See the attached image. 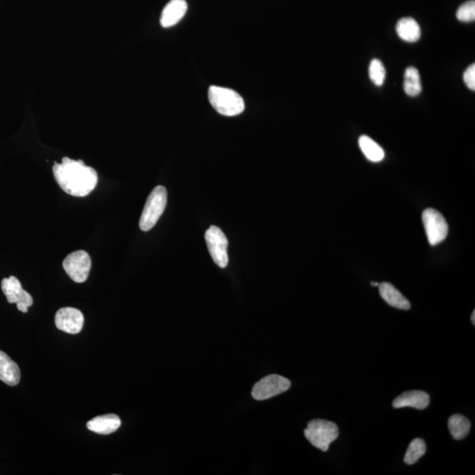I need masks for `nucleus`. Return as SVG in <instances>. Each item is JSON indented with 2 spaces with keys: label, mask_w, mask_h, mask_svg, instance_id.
<instances>
[{
  "label": "nucleus",
  "mask_w": 475,
  "mask_h": 475,
  "mask_svg": "<svg viewBox=\"0 0 475 475\" xmlns=\"http://www.w3.org/2000/svg\"><path fill=\"white\" fill-rule=\"evenodd\" d=\"M53 174L60 188L77 197L89 196L98 182V175L93 167H87L83 160H73L68 157H65L61 164L55 162Z\"/></svg>",
  "instance_id": "obj_1"
},
{
  "label": "nucleus",
  "mask_w": 475,
  "mask_h": 475,
  "mask_svg": "<svg viewBox=\"0 0 475 475\" xmlns=\"http://www.w3.org/2000/svg\"><path fill=\"white\" fill-rule=\"evenodd\" d=\"M209 100L211 106L219 114L235 116L241 114L245 109V102L239 94L225 87L211 86Z\"/></svg>",
  "instance_id": "obj_2"
},
{
  "label": "nucleus",
  "mask_w": 475,
  "mask_h": 475,
  "mask_svg": "<svg viewBox=\"0 0 475 475\" xmlns=\"http://www.w3.org/2000/svg\"><path fill=\"white\" fill-rule=\"evenodd\" d=\"M167 202V189L163 186L153 189L146 200L140 220L142 231L148 232L153 228L166 209Z\"/></svg>",
  "instance_id": "obj_3"
},
{
  "label": "nucleus",
  "mask_w": 475,
  "mask_h": 475,
  "mask_svg": "<svg viewBox=\"0 0 475 475\" xmlns=\"http://www.w3.org/2000/svg\"><path fill=\"white\" fill-rule=\"evenodd\" d=\"M304 434L313 447L325 452L328 450L331 443L337 440L339 429L335 423L315 419L308 423Z\"/></svg>",
  "instance_id": "obj_4"
},
{
  "label": "nucleus",
  "mask_w": 475,
  "mask_h": 475,
  "mask_svg": "<svg viewBox=\"0 0 475 475\" xmlns=\"http://www.w3.org/2000/svg\"><path fill=\"white\" fill-rule=\"evenodd\" d=\"M422 218L428 241L431 246H436L447 239L449 231L448 224L440 211L429 208L423 211Z\"/></svg>",
  "instance_id": "obj_5"
},
{
  "label": "nucleus",
  "mask_w": 475,
  "mask_h": 475,
  "mask_svg": "<svg viewBox=\"0 0 475 475\" xmlns=\"http://www.w3.org/2000/svg\"><path fill=\"white\" fill-rule=\"evenodd\" d=\"M291 381L283 376L272 374L258 381L252 390V396L257 401H264L279 396L290 389Z\"/></svg>",
  "instance_id": "obj_6"
},
{
  "label": "nucleus",
  "mask_w": 475,
  "mask_h": 475,
  "mask_svg": "<svg viewBox=\"0 0 475 475\" xmlns=\"http://www.w3.org/2000/svg\"><path fill=\"white\" fill-rule=\"evenodd\" d=\"M65 272L75 283L82 284L89 279L92 261L87 252L79 250L67 255L63 262Z\"/></svg>",
  "instance_id": "obj_7"
},
{
  "label": "nucleus",
  "mask_w": 475,
  "mask_h": 475,
  "mask_svg": "<svg viewBox=\"0 0 475 475\" xmlns=\"http://www.w3.org/2000/svg\"><path fill=\"white\" fill-rule=\"evenodd\" d=\"M206 240L208 250L216 264L220 268H225L228 264V240L225 233L217 226H211L206 231Z\"/></svg>",
  "instance_id": "obj_8"
},
{
  "label": "nucleus",
  "mask_w": 475,
  "mask_h": 475,
  "mask_svg": "<svg viewBox=\"0 0 475 475\" xmlns=\"http://www.w3.org/2000/svg\"><path fill=\"white\" fill-rule=\"evenodd\" d=\"M1 288L9 304H16L18 310L24 313H28V308L32 306L34 301L32 296L23 290V285L16 276L4 279Z\"/></svg>",
  "instance_id": "obj_9"
},
{
  "label": "nucleus",
  "mask_w": 475,
  "mask_h": 475,
  "mask_svg": "<svg viewBox=\"0 0 475 475\" xmlns=\"http://www.w3.org/2000/svg\"><path fill=\"white\" fill-rule=\"evenodd\" d=\"M55 324L61 331L71 335L79 334L84 326V315L76 308H61L57 311L55 316Z\"/></svg>",
  "instance_id": "obj_10"
},
{
  "label": "nucleus",
  "mask_w": 475,
  "mask_h": 475,
  "mask_svg": "<svg viewBox=\"0 0 475 475\" xmlns=\"http://www.w3.org/2000/svg\"><path fill=\"white\" fill-rule=\"evenodd\" d=\"M430 404V396L423 391H408L400 394L393 401L394 408L411 407L419 410L425 409Z\"/></svg>",
  "instance_id": "obj_11"
},
{
  "label": "nucleus",
  "mask_w": 475,
  "mask_h": 475,
  "mask_svg": "<svg viewBox=\"0 0 475 475\" xmlns=\"http://www.w3.org/2000/svg\"><path fill=\"white\" fill-rule=\"evenodd\" d=\"M188 4L185 0H171L163 9L160 24L163 28H171L177 25L187 12Z\"/></svg>",
  "instance_id": "obj_12"
},
{
  "label": "nucleus",
  "mask_w": 475,
  "mask_h": 475,
  "mask_svg": "<svg viewBox=\"0 0 475 475\" xmlns=\"http://www.w3.org/2000/svg\"><path fill=\"white\" fill-rule=\"evenodd\" d=\"M121 419L118 415L108 414L97 416L86 423L87 429L94 433L109 435L116 432L121 426Z\"/></svg>",
  "instance_id": "obj_13"
},
{
  "label": "nucleus",
  "mask_w": 475,
  "mask_h": 475,
  "mask_svg": "<svg viewBox=\"0 0 475 475\" xmlns=\"http://www.w3.org/2000/svg\"><path fill=\"white\" fill-rule=\"evenodd\" d=\"M0 380L10 386H17L21 380L19 367L1 350H0Z\"/></svg>",
  "instance_id": "obj_14"
},
{
  "label": "nucleus",
  "mask_w": 475,
  "mask_h": 475,
  "mask_svg": "<svg viewBox=\"0 0 475 475\" xmlns=\"http://www.w3.org/2000/svg\"><path fill=\"white\" fill-rule=\"evenodd\" d=\"M379 294L387 304L394 308L401 310H409L411 308L410 302L397 290L393 284L384 282L379 285Z\"/></svg>",
  "instance_id": "obj_15"
},
{
  "label": "nucleus",
  "mask_w": 475,
  "mask_h": 475,
  "mask_svg": "<svg viewBox=\"0 0 475 475\" xmlns=\"http://www.w3.org/2000/svg\"><path fill=\"white\" fill-rule=\"evenodd\" d=\"M396 31L399 38L405 42L415 43L421 38V28L418 21L411 17H406L398 21Z\"/></svg>",
  "instance_id": "obj_16"
},
{
  "label": "nucleus",
  "mask_w": 475,
  "mask_h": 475,
  "mask_svg": "<svg viewBox=\"0 0 475 475\" xmlns=\"http://www.w3.org/2000/svg\"><path fill=\"white\" fill-rule=\"evenodd\" d=\"M361 151L371 162H380L385 158V152L377 142L368 136H361L358 140Z\"/></svg>",
  "instance_id": "obj_17"
},
{
  "label": "nucleus",
  "mask_w": 475,
  "mask_h": 475,
  "mask_svg": "<svg viewBox=\"0 0 475 475\" xmlns=\"http://www.w3.org/2000/svg\"><path fill=\"white\" fill-rule=\"evenodd\" d=\"M448 428L454 440H462L469 436L471 423L465 416L456 414L449 418Z\"/></svg>",
  "instance_id": "obj_18"
},
{
  "label": "nucleus",
  "mask_w": 475,
  "mask_h": 475,
  "mask_svg": "<svg viewBox=\"0 0 475 475\" xmlns=\"http://www.w3.org/2000/svg\"><path fill=\"white\" fill-rule=\"evenodd\" d=\"M405 93L408 96L415 97L422 93V80L420 73L415 67H408L405 71L404 84Z\"/></svg>",
  "instance_id": "obj_19"
},
{
  "label": "nucleus",
  "mask_w": 475,
  "mask_h": 475,
  "mask_svg": "<svg viewBox=\"0 0 475 475\" xmlns=\"http://www.w3.org/2000/svg\"><path fill=\"white\" fill-rule=\"evenodd\" d=\"M426 452V444L422 438H415L409 445L404 457V462L407 465H414Z\"/></svg>",
  "instance_id": "obj_20"
},
{
  "label": "nucleus",
  "mask_w": 475,
  "mask_h": 475,
  "mask_svg": "<svg viewBox=\"0 0 475 475\" xmlns=\"http://www.w3.org/2000/svg\"><path fill=\"white\" fill-rule=\"evenodd\" d=\"M386 69L381 61L372 60L369 67V76L372 82L377 86H381L386 79Z\"/></svg>",
  "instance_id": "obj_21"
},
{
  "label": "nucleus",
  "mask_w": 475,
  "mask_h": 475,
  "mask_svg": "<svg viewBox=\"0 0 475 475\" xmlns=\"http://www.w3.org/2000/svg\"><path fill=\"white\" fill-rule=\"evenodd\" d=\"M457 19L462 23H472L475 20V2L470 0L464 3L457 11Z\"/></svg>",
  "instance_id": "obj_22"
},
{
  "label": "nucleus",
  "mask_w": 475,
  "mask_h": 475,
  "mask_svg": "<svg viewBox=\"0 0 475 475\" xmlns=\"http://www.w3.org/2000/svg\"><path fill=\"white\" fill-rule=\"evenodd\" d=\"M464 82L470 90H475V65H471L464 72Z\"/></svg>",
  "instance_id": "obj_23"
},
{
  "label": "nucleus",
  "mask_w": 475,
  "mask_h": 475,
  "mask_svg": "<svg viewBox=\"0 0 475 475\" xmlns=\"http://www.w3.org/2000/svg\"><path fill=\"white\" fill-rule=\"evenodd\" d=\"M471 320H472V323L474 325H475V311H474L472 317H471Z\"/></svg>",
  "instance_id": "obj_24"
},
{
  "label": "nucleus",
  "mask_w": 475,
  "mask_h": 475,
  "mask_svg": "<svg viewBox=\"0 0 475 475\" xmlns=\"http://www.w3.org/2000/svg\"><path fill=\"white\" fill-rule=\"evenodd\" d=\"M371 284L372 286H379V283H375V282H371Z\"/></svg>",
  "instance_id": "obj_25"
}]
</instances>
